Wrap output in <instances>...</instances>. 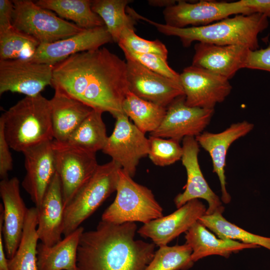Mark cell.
Instances as JSON below:
<instances>
[{
  "label": "cell",
  "instance_id": "10",
  "mask_svg": "<svg viewBox=\"0 0 270 270\" xmlns=\"http://www.w3.org/2000/svg\"><path fill=\"white\" fill-rule=\"evenodd\" d=\"M116 118L114 130L102 151L132 178L140 160L148 155L149 140L126 114H120Z\"/></svg>",
  "mask_w": 270,
  "mask_h": 270
},
{
  "label": "cell",
  "instance_id": "29",
  "mask_svg": "<svg viewBox=\"0 0 270 270\" xmlns=\"http://www.w3.org/2000/svg\"><path fill=\"white\" fill-rule=\"evenodd\" d=\"M130 0H92V10L103 20L112 40L118 43L124 28L135 30L136 20L126 12Z\"/></svg>",
  "mask_w": 270,
  "mask_h": 270
},
{
  "label": "cell",
  "instance_id": "21",
  "mask_svg": "<svg viewBox=\"0 0 270 270\" xmlns=\"http://www.w3.org/2000/svg\"><path fill=\"white\" fill-rule=\"evenodd\" d=\"M254 127L252 124L244 120L232 124L222 132H204L195 138L199 146L206 150L211 158L212 172L217 174L220 184L221 200L226 204L231 200V196L226 188L225 176L228 150L234 141L248 134Z\"/></svg>",
  "mask_w": 270,
  "mask_h": 270
},
{
  "label": "cell",
  "instance_id": "7",
  "mask_svg": "<svg viewBox=\"0 0 270 270\" xmlns=\"http://www.w3.org/2000/svg\"><path fill=\"white\" fill-rule=\"evenodd\" d=\"M12 25L40 44L50 43L84 30L72 22L30 0H14Z\"/></svg>",
  "mask_w": 270,
  "mask_h": 270
},
{
  "label": "cell",
  "instance_id": "33",
  "mask_svg": "<svg viewBox=\"0 0 270 270\" xmlns=\"http://www.w3.org/2000/svg\"><path fill=\"white\" fill-rule=\"evenodd\" d=\"M159 247L144 270H187L192 266V249L186 243Z\"/></svg>",
  "mask_w": 270,
  "mask_h": 270
},
{
  "label": "cell",
  "instance_id": "25",
  "mask_svg": "<svg viewBox=\"0 0 270 270\" xmlns=\"http://www.w3.org/2000/svg\"><path fill=\"white\" fill-rule=\"evenodd\" d=\"M84 229L80 226L54 245L48 246L42 242L38 245V270H78L77 252Z\"/></svg>",
  "mask_w": 270,
  "mask_h": 270
},
{
  "label": "cell",
  "instance_id": "42",
  "mask_svg": "<svg viewBox=\"0 0 270 270\" xmlns=\"http://www.w3.org/2000/svg\"><path fill=\"white\" fill-rule=\"evenodd\" d=\"M178 0H150L148 2L150 6H164V8L175 4Z\"/></svg>",
  "mask_w": 270,
  "mask_h": 270
},
{
  "label": "cell",
  "instance_id": "14",
  "mask_svg": "<svg viewBox=\"0 0 270 270\" xmlns=\"http://www.w3.org/2000/svg\"><path fill=\"white\" fill-rule=\"evenodd\" d=\"M126 63L128 90L137 96L167 108L176 98L184 95L179 83L136 61L126 59Z\"/></svg>",
  "mask_w": 270,
  "mask_h": 270
},
{
  "label": "cell",
  "instance_id": "20",
  "mask_svg": "<svg viewBox=\"0 0 270 270\" xmlns=\"http://www.w3.org/2000/svg\"><path fill=\"white\" fill-rule=\"evenodd\" d=\"M192 66L223 76L232 78L240 70L246 68L251 50L242 45L220 46L198 42L194 46Z\"/></svg>",
  "mask_w": 270,
  "mask_h": 270
},
{
  "label": "cell",
  "instance_id": "22",
  "mask_svg": "<svg viewBox=\"0 0 270 270\" xmlns=\"http://www.w3.org/2000/svg\"><path fill=\"white\" fill-rule=\"evenodd\" d=\"M37 208L38 238L43 244L52 246L62 240L64 220V204L56 172Z\"/></svg>",
  "mask_w": 270,
  "mask_h": 270
},
{
  "label": "cell",
  "instance_id": "26",
  "mask_svg": "<svg viewBox=\"0 0 270 270\" xmlns=\"http://www.w3.org/2000/svg\"><path fill=\"white\" fill-rule=\"evenodd\" d=\"M35 2L44 8L54 12L62 19L70 20L82 29L105 26L100 16L92 10L90 0H38Z\"/></svg>",
  "mask_w": 270,
  "mask_h": 270
},
{
  "label": "cell",
  "instance_id": "3",
  "mask_svg": "<svg viewBox=\"0 0 270 270\" xmlns=\"http://www.w3.org/2000/svg\"><path fill=\"white\" fill-rule=\"evenodd\" d=\"M136 18L152 25L164 34L179 38L184 47L196 41L220 46L242 45L256 50L258 34L268 26V16L260 12L238 14L206 26L184 28L158 23L138 14Z\"/></svg>",
  "mask_w": 270,
  "mask_h": 270
},
{
  "label": "cell",
  "instance_id": "37",
  "mask_svg": "<svg viewBox=\"0 0 270 270\" xmlns=\"http://www.w3.org/2000/svg\"><path fill=\"white\" fill-rule=\"evenodd\" d=\"M10 146L4 136V123L0 118V176L2 180L7 178L8 172L13 167Z\"/></svg>",
  "mask_w": 270,
  "mask_h": 270
},
{
  "label": "cell",
  "instance_id": "40",
  "mask_svg": "<svg viewBox=\"0 0 270 270\" xmlns=\"http://www.w3.org/2000/svg\"><path fill=\"white\" fill-rule=\"evenodd\" d=\"M244 4L254 12L266 14L270 17V0H242Z\"/></svg>",
  "mask_w": 270,
  "mask_h": 270
},
{
  "label": "cell",
  "instance_id": "2",
  "mask_svg": "<svg viewBox=\"0 0 270 270\" xmlns=\"http://www.w3.org/2000/svg\"><path fill=\"white\" fill-rule=\"evenodd\" d=\"M134 222L101 220L95 230L84 232L77 252L78 270H144L152 259L154 243L134 239Z\"/></svg>",
  "mask_w": 270,
  "mask_h": 270
},
{
  "label": "cell",
  "instance_id": "28",
  "mask_svg": "<svg viewBox=\"0 0 270 270\" xmlns=\"http://www.w3.org/2000/svg\"><path fill=\"white\" fill-rule=\"evenodd\" d=\"M38 208L28 209L23 233L14 256L8 260L10 270H38L37 248Z\"/></svg>",
  "mask_w": 270,
  "mask_h": 270
},
{
  "label": "cell",
  "instance_id": "35",
  "mask_svg": "<svg viewBox=\"0 0 270 270\" xmlns=\"http://www.w3.org/2000/svg\"><path fill=\"white\" fill-rule=\"evenodd\" d=\"M135 30L124 28L118 42L122 50L138 54H153L168 58V51L166 46L158 40H149L137 36Z\"/></svg>",
  "mask_w": 270,
  "mask_h": 270
},
{
  "label": "cell",
  "instance_id": "38",
  "mask_svg": "<svg viewBox=\"0 0 270 270\" xmlns=\"http://www.w3.org/2000/svg\"><path fill=\"white\" fill-rule=\"evenodd\" d=\"M246 68L270 72V44L264 48L251 50Z\"/></svg>",
  "mask_w": 270,
  "mask_h": 270
},
{
  "label": "cell",
  "instance_id": "41",
  "mask_svg": "<svg viewBox=\"0 0 270 270\" xmlns=\"http://www.w3.org/2000/svg\"><path fill=\"white\" fill-rule=\"evenodd\" d=\"M0 210V270H10L2 240L3 209Z\"/></svg>",
  "mask_w": 270,
  "mask_h": 270
},
{
  "label": "cell",
  "instance_id": "36",
  "mask_svg": "<svg viewBox=\"0 0 270 270\" xmlns=\"http://www.w3.org/2000/svg\"><path fill=\"white\" fill-rule=\"evenodd\" d=\"M126 59L136 61L148 70L180 83V74L168 64L167 59L153 54H138L122 50Z\"/></svg>",
  "mask_w": 270,
  "mask_h": 270
},
{
  "label": "cell",
  "instance_id": "15",
  "mask_svg": "<svg viewBox=\"0 0 270 270\" xmlns=\"http://www.w3.org/2000/svg\"><path fill=\"white\" fill-rule=\"evenodd\" d=\"M182 164L187 174V181L184 191L178 194L174 202L178 208L187 202L202 198L208 204L206 214L215 212L223 213L224 206L222 200L210 188L202 172L198 160L200 146L194 137H185L182 140Z\"/></svg>",
  "mask_w": 270,
  "mask_h": 270
},
{
  "label": "cell",
  "instance_id": "11",
  "mask_svg": "<svg viewBox=\"0 0 270 270\" xmlns=\"http://www.w3.org/2000/svg\"><path fill=\"white\" fill-rule=\"evenodd\" d=\"M54 66L28 60H0V94L8 92L38 96L52 86Z\"/></svg>",
  "mask_w": 270,
  "mask_h": 270
},
{
  "label": "cell",
  "instance_id": "6",
  "mask_svg": "<svg viewBox=\"0 0 270 270\" xmlns=\"http://www.w3.org/2000/svg\"><path fill=\"white\" fill-rule=\"evenodd\" d=\"M122 168L111 160L99 165L88 182L65 206L63 234H70L116 191L118 171Z\"/></svg>",
  "mask_w": 270,
  "mask_h": 270
},
{
  "label": "cell",
  "instance_id": "24",
  "mask_svg": "<svg viewBox=\"0 0 270 270\" xmlns=\"http://www.w3.org/2000/svg\"><path fill=\"white\" fill-rule=\"evenodd\" d=\"M208 229L197 221L185 232L186 243L192 249V259L194 262L212 255L228 258L232 253L244 249L260 248L254 244L216 237Z\"/></svg>",
  "mask_w": 270,
  "mask_h": 270
},
{
  "label": "cell",
  "instance_id": "31",
  "mask_svg": "<svg viewBox=\"0 0 270 270\" xmlns=\"http://www.w3.org/2000/svg\"><path fill=\"white\" fill-rule=\"evenodd\" d=\"M218 237L240 240L242 242L263 246L270 250V237L254 234L227 220L220 212L204 214L198 220Z\"/></svg>",
  "mask_w": 270,
  "mask_h": 270
},
{
  "label": "cell",
  "instance_id": "16",
  "mask_svg": "<svg viewBox=\"0 0 270 270\" xmlns=\"http://www.w3.org/2000/svg\"><path fill=\"white\" fill-rule=\"evenodd\" d=\"M112 42L105 26L84 30L61 40L40 44L30 60L54 66L74 54L96 50Z\"/></svg>",
  "mask_w": 270,
  "mask_h": 270
},
{
  "label": "cell",
  "instance_id": "30",
  "mask_svg": "<svg viewBox=\"0 0 270 270\" xmlns=\"http://www.w3.org/2000/svg\"><path fill=\"white\" fill-rule=\"evenodd\" d=\"M122 110L142 132L155 131L162 122L166 108L143 100L130 90L122 103Z\"/></svg>",
  "mask_w": 270,
  "mask_h": 270
},
{
  "label": "cell",
  "instance_id": "18",
  "mask_svg": "<svg viewBox=\"0 0 270 270\" xmlns=\"http://www.w3.org/2000/svg\"><path fill=\"white\" fill-rule=\"evenodd\" d=\"M206 206L198 199L191 200L172 214L144 224L138 232L150 238L158 246H166L182 232H186L206 213Z\"/></svg>",
  "mask_w": 270,
  "mask_h": 270
},
{
  "label": "cell",
  "instance_id": "5",
  "mask_svg": "<svg viewBox=\"0 0 270 270\" xmlns=\"http://www.w3.org/2000/svg\"><path fill=\"white\" fill-rule=\"evenodd\" d=\"M116 192L102 220L118 224L135 222L145 224L163 216V209L152 190L134 182L122 168L118 171Z\"/></svg>",
  "mask_w": 270,
  "mask_h": 270
},
{
  "label": "cell",
  "instance_id": "1",
  "mask_svg": "<svg viewBox=\"0 0 270 270\" xmlns=\"http://www.w3.org/2000/svg\"><path fill=\"white\" fill-rule=\"evenodd\" d=\"M52 86L116 118L129 91L126 63L106 48L78 52L54 66Z\"/></svg>",
  "mask_w": 270,
  "mask_h": 270
},
{
  "label": "cell",
  "instance_id": "8",
  "mask_svg": "<svg viewBox=\"0 0 270 270\" xmlns=\"http://www.w3.org/2000/svg\"><path fill=\"white\" fill-rule=\"evenodd\" d=\"M162 13L166 24L184 28L188 26H206L232 14L255 12L240 0L234 2L200 0L194 3L178 0L175 4L165 8Z\"/></svg>",
  "mask_w": 270,
  "mask_h": 270
},
{
  "label": "cell",
  "instance_id": "34",
  "mask_svg": "<svg viewBox=\"0 0 270 270\" xmlns=\"http://www.w3.org/2000/svg\"><path fill=\"white\" fill-rule=\"evenodd\" d=\"M148 156L156 166H164L181 160L183 150L180 141L150 136Z\"/></svg>",
  "mask_w": 270,
  "mask_h": 270
},
{
  "label": "cell",
  "instance_id": "23",
  "mask_svg": "<svg viewBox=\"0 0 270 270\" xmlns=\"http://www.w3.org/2000/svg\"><path fill=\"white\" fill-rule=\"evenodd\" d=\"M54 140L64 143L93 109L58 90L50 100Z\"/></svg>",
  "mask_w": 270,
  "mask_h": 270
},
{
  "label": "cell",
  "instance_id": "17",
  "mask_svg": "<svg viewBox=\"0 0 270 270\" xmlns=\"http://www.w3.org/2000/svg\"><path fill=\"white\" fill-rule=\"evenodd\" d=\"M52 141L35 145L22 152L26 174L22 185L37 208L56 173Z\"/></svg>",
  "mask_w": 270,
  "mask_h": 270
},
{
  "label": "cell",
  "instance_id": "12",
  "mask_svg": "<svg viewBox=\"0 0 270 270\" xmlns=\"http://www.w3.org/2000/svg\"><path fill=\"white\" fill-rule=\"evenodd\" d=\"M180 83L184 92L187 106L214 109L230 93L229 80L206 69L192 65L180 74Z\"/></svg>",
  "mask_w": 270,
  "mask_h": 270
},
{
  "label": "cell",
  "instance_id": "9",
  "mask_svg": "<svg viewBox=\"0 0 270 270\" xmlns=\"http://www.w3.org/2000/svg\"><path fill=\"white\" fill-rule=\"evenodd\" d=\"M52 144L65 208L90 179L98 164L96 154L54 140Z\"/></svg>",
  "mask_w": 270,
  "mask_h": 270
},
{
  "label": "cell",
  "instance_id": "27",
  "mask_svg": "<svg viewBox=\"0 0 270 270\" xmlns=\"http://www.w3.org/2000/svg\"><path fill=\"white\" fill-rule=\"evenodd\" d=\"M102 113L93 110L63 144L94 154L102 150L108 138Z\"/></svg>",
  "mask_w": 270,
  "mask_h": 270
},
{
  "label": "cell",
  "instance_id": "39",
  "mask_svg": "<svg viewBox=\"0 0 270 270\" xmlns=\"http://www.w3.org/2000/svg\"><path fill=\"white\" fill-rule=\"evenodd\" d=\"M13 12L12 0H0V32L12 26Z\"/></svg>",
  "mask_w": 270,
  "mask_h": 270
},
{
  "label": "cell",
  "instance_id": "13",
  "mask_svg": "<svg viewBox=\"0 0 270 270\" xmlns=\"http://www.w3.org/2000/svg\"><path fill=\"white\" fill-rule=\"evenodd\" d=\"M214 109L191 107L184 95L176 98L166 108L165 116L150 136L180 141L185 137L198 136L209 124Z\"/></svg>",
  "mask_w": 270,
  "mask_h": 270
},
{
  "label": "cell",
  "instance_id": "4",
  "mask_svg": "<svg viewBox=\"0 0 270 270\" xmlns=\"http://www.w3.org/2000/svg\"><path fill=\"white\" fill-rule=\"evenodd\" d=\"M10 148L23 152L26 149L52 140L50 100L41 94L25 96L0 117Z\"/></svg>",
  "mask_w": 270,
  "mask_h": 270
},
{
  "label": "cell",
  "instance_id": "32",
  "mask_svg": "<svg viewBox=\"0 0 270 270\" xmlns=\"http://www.w3.org/2000/svg\"><path fill=\"white\" fill-rule=\"evenodd\" d=\"M40 43L14 26L0 32V60H30Z\"/></svg>",
  "mask_w": 270,
  "mask_h": 270
},
{
  "label": "cell",
  "instance_id": "19",
  "mask_svg": "<svg viewBox=\"0 0 270 270\" xmlns=\"http://www.w3.org/2000/svg\"><path fill=\"white\" fill-rule=\"evenodd\" d=\"M0 194L4 205L2 234L6 254L10 260L21 240L28 208L20 196V181L16 177L1 180Z\"/></svg>",
  "mask_w": 270,
  "mask_h": 270
}]
</instances>
